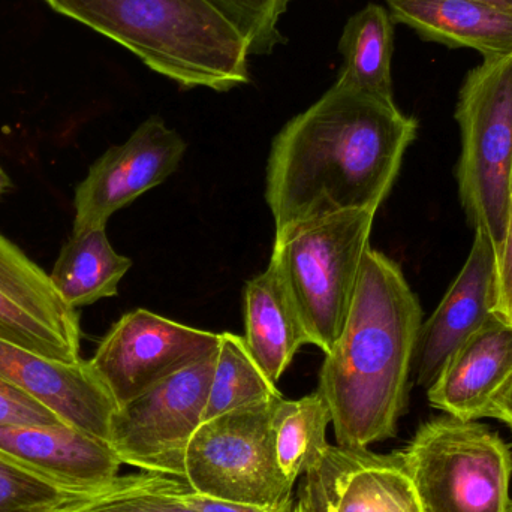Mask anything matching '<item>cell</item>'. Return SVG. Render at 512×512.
I'll return each instance as SVG.
<instances>
[{"instance_id":"obj_1","label":"cell","mask_w":512,"mask_h":512,"mask_svg":"<svg viewBox=\"0 0 512 512\" xmlns=\"http://www.w3.org/2000/svg\"><path fill=\"white\" fill-rule=\"evenodd\" d=\"M417 132L394 99L334 83L271 144L265 200L274 242L325 216L378 212Z\"/></svg>"},{"instance_id":"obj_6","label":"cell","mask_w":512,"mask_h":512,"mask_svg":"<svg viewBox=\"0 0 512 512\" xmlns=\"http://www.w3.org/2000/svg\"><path fill=\"white\" fill-rule=\"evenodd\" d=\"M403 465L424 512H507L512 453L477 420L435 418L415 433Z\"/></svg>"},{"instance_id":"obj_22","label":"cell","mask_w":512,"mask_h":512,"mask_svg":"<svg viewBox=\"0 0 512 512\" xmlns=\"http://www.w3.org/2000/svg\"><path fill=\"white\" fill-rule=\"evenodd\" d=\"M219 337L204 421L283 397L255 360L245 337L234 333Z\"/></svg>"},{"instance_id":"obj_13","label":"cell","mask_w":512,"mask_h":512,"mask_svg":"<svg viewBox=\"0 0 512 512\" xmlns=\"http://www.w3.org/2000/svg\"><path fill=\"white\" fill-rule=\"evenodd\" d=\"M0 375L63 424L108 442L119 403L90 361L53 360L0 339Z\"/></svg>"},{"instance_id":"obj_24","label":"cell","mask_w":512,"mask_h":512,"mask_svg":"<svg viewBox=\"0 0 512 512\" xmlns=\"http://www.w3.org/2000/svg\"><path fill=\"white\" fill-rule=\"evenodd\" d=\"M224 17L248 44L251 56H268L285 44L280 18L292 0H204Z\"/></svg>"},{"instance_id":"obj_26","label":"cell","mask_w":512,"mask_h":512,"mask_svg":"<svg viewBox=\"0 0 512 512\" xmlns=\"http://www.w3.org/2000/svg\"><path fill=\"white\" fill-rule=\"evenodd\" d=\"M63 424L50 409L0 375V426Z\"/></svg>"},{"instance_id":"obj_8","label":"cell","mask_w":512,"mask_h":512,"mask_svg":"<svg viewBox=\"0 0 512 512\" xmlns=\"http://www.w3.org/2000/svg\"><path fill=\"white\" fill-rule=\"evenodd\" d=\"M216 355L119 406L108 444L123 465L185 480L186 453L204 421Z\"/></svg>"},{"instance_id":"obj_14","label":"cell","mask_w":512,"mask_h":512,"mask_svg":"<svg viewBox=\"0 0 512 512\" xmlns=\"http://www.w3.org/2000/svg\"><path fill=\"white\" fill-rule=\"evenodd\" d=\"M499 303V255L487 234L474 243L438 309L421 325L415 351L417 382L429 388L448 358L480 330Z\"/></svg>"},{"instance_id":"obj_16","label":"cell","mask_w":512,"mask_h":512,"mask_svg":"<svg viewBox=\"0 0 512 512\" xmlns=\"http://www.w3.org/2000/svg\"><path fill=\"white\" fill-rule=\"evenodd\" d=\"M512 375V324L493 312L442 367L427 390L430 405L460 420L486 418Z\"/></svg>"},{"instance_id":"obj_17","label":"cell","mask_w":512,"mask_h":512,"mask_svg":"<svg viewBox=\"0 0 512 512\" xmlns=\"http://www.w3.org/2000/svg\"><path fill=\"white\" fill-rule=\"evenodd\" d=\"M394 23L421 39L469 48L483 57L512 56V14L480 0H385Z\"/></svg>"},{"instance_id":"obj_29","label":"cell","mask_w":512,"mask_h":512,"mask_svg":"<svg viewBox=\"0 0 512 512\" xmlns=\"http://www.w3.org/2000/svg\"><path fill=\"white\" fill-rule=\"evenodd\" d=\"M486 418H496L512 429V375L490 403Z\"/></svg>"},{"instance_id":"obj_32","label":"cell","mask_w":512,"mask_h":512,"mask_svg":"<svg viewBox=\"0 0 512 512\" xmlns=\"http://www.w3.org/2000/svg\"><path fill=\"white\" fill-rule=\"evenodd\" d=\"M17 512H66L65 508L62 510H54V508H41V510H26V511H17Z\"/></svg>"},{"instance_id":"obj_27","label":"cell","mask_w":512,"mask_h":512,"mask_svg":"<svg viewBox=\"0 0 512 512\" xmlns=\"http://www.w3.org/2000/svg\"><path fill=\"white\" fill-rule=\"evenodd\" d=\"M180 498L198 512H297V499H292L282 507L268 508L258 505L240 504V502L222 501V499L209 498L194 492L191 487H186L180 492Z\"/></svg>"},{"instance_id":"obj_18","label":"cell","mask_w":512,"mask_h":512,"mask_svg":"<svg viewBox=\"0 0 512 512\" xmlns=\"http://www.w3.org/2000/svg\"><path fill=\"white\" fill-rule=\"evenodd\" d=\"M245 309L246 343L276 384L309 339L271 265L246 283Z\"/></svg>"},{"instance_id":"obj_21","label":"cell","mask_w":512,"mask_h":512,"mask_svg":"<svg viewBox=\"0 0 512 512\" xmlns=\"http://www.w3.org/2000/svg\"><path fill=\"white\" fill-rule=\"evenodd\" d=\"M330 409L315 391L298 400L280 399L273 412L277 463L292 484L318 465L327 453Z\"/></svg>"},{"instance_id":"obj_10","label":"cell","mask_w":512,"mask_h":512,"mask_svg":"<svg viewBox=\"0 0 512 512\" xmlns=\"http://www.w3.org/2000/svg\"><path fill=\"white\" fill-rule=\"evenodd\" d=\"M185 152V140L161 117L141 123L126 143L108 149L75 189L72 234L107 227L114 213L164 183Z\"/></svg>"},{"instance_id":"obj_19","label":"cell","mask_w":512,"mask_h":512,"mask_svg":"<svg viewBox=\"0 0 512 512\" xmlns=\"http://www.w3.org/2000/svg\"><path fill=\"white\" fill-rule=\"evenodd\" d=\"M339 53L343 62L336 83L379 98L394 99V20L387 8L367 3L351 15L339 39Z\"/></svg>"},{"instance_id":"obj_11","label":"cell","mask_w":512,"mask_h":512,"mask_svg":"<svg viewBox=\"0 0 512 512\" xmlns=\"http://www.w3.org/2000/svg\"><path fill=\"white\" fill-rule=\"evenodd\" d=\"M0 339L53 360L80 357V319L51 282L0 234Z\"/></svg>"},{"instance_id":"obj_23","label":"cell","mask_w":512,"mask_h":512,"mask_svg":"<svg viewBox=\"0 0 512 512\" xmlns=\"http://www.w3.org/2000/svg\"><path fill=\"white\" fill-rule=\"evenodd\" d=\"M185 480L143 472L119 477L101 495L69 505L66 512H198L189 507L180 492Z\"/></svg>"},{"instance_id":"obj_34","label":"cell","mask_w":512,"mask_h":512,"mask_svg":"<svg viewBox=\"0 0 512 512\" xmlns=\"http://www.w3.org/2000/svg\"><path fill=\"white\" fill-rule=\"evenodd\" d=\"M507 512H512V501H511V504H510V508H508Z\"/></svg>"},{"instance_id":"obj_15","label":"cell","mask_w":512,"mask_h":512,"mask_svg":"<svg viewBox=\"0 0 512 512\" xmlns=\"http://www.w3.org/2000/svg\"><path fill=\"white\" fill-rule=\"evenodd\" d=\"M0 453L81 498L110 489L123 465L108 442L66 424L0 426Z\"/></svg>"},{"instance_id":"obj_20","label":"cell","mask_w":512,"mask_h":512,"mask_svg":"<svg viewBox=\"0 0 512 512\" xmlns=\"http://www.w3.org/2000/svg\"><path fill=\"white\" fill-rule=\"evenodd\" d=\"M131 267V259L114 251L105 228H92L72 234L50 279L65 303L77 310L101 298L116 297L120 280Z\"/></svg>"},{"instance_id":"obj_30","label":"cell","mask_w":512,"mask_h":512,"mask_svg":"<svg viewBox=\"0 0 512 512\" xmlns=\"http://www.w3.org/2000/svg\"><path fill=\"white\" fill-rule=\"evenodd\" d=\"M480 2L489 3V5L496 6V8L504 9V11L512 14V0H480Z\"/></svg>"},{"instance_id":"obj_7","label":"cell","mask_w":512,"mask_h":512,"mask_svg":"<svg viewBox=\"0 0 512 512\" xmlns=\"http://www.w3.org/2000/svg\"><path fill=\"white\" fill-rule=\"evenodd\" d=\"M280 399L227 412L198 427L185 460V481L194 492L268 508L294 499V484L280 469L274 447L271 421Z\"/></svg>"},{"instance_id":"obj_4","label":"cell","mask_w":512,"mask_h":512,"mask_svg":"<svg viewBox=\"0 0 512 512\" xmlns=\"http://www.w3.org/2000/svg\"><path fill=\"white\" fill-rule=\"evenodd\" d=\"M375 212L349 210L301 225L274 242L270 264L310 345L333 349L348 321Z\"/></svg>"},{"instance_id":"obj_12","label":"cell","mask_w":512,"mask_h":512,"mask_svg":"<svg viewBox=\"0 0 512 512\" xmlns=\"http://www.w3.org/2000/svg\"><path fill=\"white\" fill-rule=\"evenodd\" d=\"M297 501L307 512H424L400 453L339 445L304 474Z\"/></svg>"},{"instance_id":"obj_31","label":"cell","mask_w":512,"mask_h":512,"mask_svg":"<svg viewBox=\"0 0 512 512\" xmlns=\"http://www.w3.org/2000/svg\"><path fill=\"white\" fill-rule=\"evenodd\" d=\"M11 186V179H9V177L6 176L5 171H3L2 167H0V197H2V195L5 194L6 191H9V189H11Z\"/></svg>"},{"instance_id":"obj_3","label":"cell","mask_w":512,"mask_h":512,"mask_svg":"<svg viewBox=\"0 0 512 512\" xmlns=\"http://www.w3.org/2000/svg\"><path fill=\"white\" fill-rule=\"evenodd\" d=\"M122 45L180 89L228 92L251 83L248 44L204 0H44Z\"/></svg>"},{"instance_id":"obj_28","label":"cell","mask_w":512,"mask_h":512,"mask_svg":"<svg viewBox=\"0 0 512 512\" xmlns=\"http://www.w3.org/2000/svg\"><path fill=\"white\" fill-rule=\"evenodd\" d=\"M496 312L512 324V210L510 233L499 258V303Z\"/></svg>"},{"instance_id":"obj_33","label":"cell","mask_w":512,"mask_h":512,"mask_svg":"<svg viewBox=\"0 0 512 512\" xmlns=\"http://www.w3.org/2000/svg\"><path fill=\"white\" fill-rule=\"evenodd\" d=\"M297 512H307L306 510H304L303 507H301L300 504H298V501H297Z\"/></svg>"},{"instance_id":"obj_5","label":"cell","mask_w":512,"mask_h":512,"mask_svg":"<svg viewBox=\"0 0 512 512\" xmlns=\"http://www.w3.org/2000/svg\"><path fill=\"white\" fill-rule=\"evenodd\" d=\"M456 120L460 201L469 224L487 234L501 258L512 210V56L484 57L469 71Z\"/></svg>"},{"instance_id":"obj_9","label":"cell","mask_w":512,"mask_h":512,"mask_svg":"<svg viewBox=\"0 0 512 512\" xmlns=\"http://www.w3.org/2000/svg\"><path fill=\"white\" fill-rule=\"evenodd\" d=\"M219 339V334L137 309L111 327L89 361L122 406L174 373L216 354Z\"/></svg>"},{"instance_id":"obj_2","label":"cell","mask_w":512,"mask_h":512,"mask_svg":"<svg viewBox=\"0 0 512 512\" xmlns=\"http://www.w3.org/2000/svg\"><path fill=\"white\" fill-rule=\"evenodd\" d=\"M423 310L402 268L369 248L348 321L325 354L318 393L337 445L369 448L396 435L408 402Z\"/></svg>"},{"instance_id":"obj_25","label":"cell","mask_w":512,"mask_h":512,"mask_svg":"<svg viewBox=\"0 0 512 512\" xmlns=\"http://www.w3.org/2000/svg\"><path fill=\"white\" fill-rule=\"evenodd\" d=\"M83 499L89 498H81L60 489L56 484L0 453V512L41 508L62 510Z\"/></svg>"}]
</instances>
